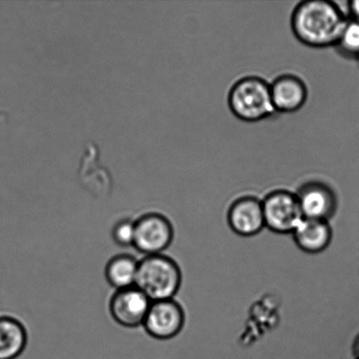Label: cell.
I'll use <instances>...</instances> for the list:
<instances>
[{
    "label": "cell",
    "mask_w": 359,
    "mask_h": 359,
    "mask_svg": "<svg viewBox=\"0 0 359 359\" xmlns=\"http://www.w3.org/2000/svg\"><path fill=\"white\" fill-rule=\"evenodd\" d=\"M228 107L239 121L255 123L276 114L271 97L270 83L262 77H243L231 88Z\"/></svg>",
    "instance_id": "2"
},
{
    "label": "cell",
    "mask_w": 359,
    "mask_h": 359,
    "mask_svg": "<svg viewBox=\"0 0 359 359\" xmlns=\"http://www.w3.org/2000/svg\"><path fill=\"white\" fill-rule=\"evenodd\" d=\"M274 109L280 114H294L301 110L308 100L307 86L300 77L284 74L270 83Z\"/></svg>",
    "instance_id": "10"
},
{
    "label": "cell",
    "mask_w": 359,
    "mask_h": 359,
    "mask_svg": "<svg viewBox=\"0 0 359 359\" xmlns=\"http://www.w3.org/2000/svg\"><path fill=\"white\" fill-rule=\"evenodd\" d=\"M356 359H359V358H356Z\"/></svg>",
    "instance_id": "19"
},
{
    "label": "cell",
    "mask_w": 359,
    "mask_h": 359,
    "mask_svg": "<svg viewBox=\"0 0 359 359\" xmlns=\"http://www.w3.org/2000/svg\"><path fill=\"white\" fill-rule=\"evenodd\" d=\"M100 154L96 144H87L79 170L81 181L94 191H107L111 187V175L107 168L102 166Z\"/></svg>",
    "instance_id": "12"
},
{
    "label": "cell",
    "mask_w": 359,
    "mask_h": 359,
    "mask_svg": "<svg viewBox=\"0 0 359 359\" xmlns=\"http://www.w3.org/2000/svg\"><path fill=\"white\" fill-rule=\"evenodd\" d=\"M295 194L304 218L330 221L335 216L339 199L335 190L327 183L305 182Z\"/></svg>",
    "instance_id": "7"
},
{
    "label": "cell",
    "mask_w": 359,
    "mask_h": 359,
    "mask_svg": "<svg viewBox=\"0 0 359 359\" xmlns=\"http://www.w3.org/2000/svg\"><path fill=\"white\" fill-rule=\"evenodd\" d=\"M112 238L122 248L133 246L135 237V222L130 219L118 221L112 229Z\"/></svg>",
    "instance_id": "16"
},
{
    "label": "cell",
    "mask_w": 359,
    "mask_h": 359,
    "mask_svg": "<svg viewBox=\"0 0 359 359\" xmlns=\"http://www.w3.org/2000/svg\"><path fill=\"white\" fill-rule=\"evenodd\" d=\"M344 57L359 60V22L349 19L336 47Z\"/></svg>",
    "instance_id": "15"
},
{
    "label": "cell",
    "mask_w": 359,
    "mask_h": 359,
    "mask_svg": "<svg viewBox=\"0 0 359 359\" xmlns=\"http://www.w3.org/2000/svg\"><path fill=\"white\" fill-rule=\"evenodd\" d=\"M152 304L138 287L133 286L116 291L110 302L112 318L119 325L136 328L143 325L147 312Z\"/></svg>",
    "instance_id": "8"
},
{
    "label": "cell",
    "mask_w": 359,
    "mask_h": 359,
    "mask_svg": "<svg viewBox=\"0 0 359 359\" xmlns=\"http://www.w3.org/2000/svg\"><path fill=\"white\" fill-rule=\"evenodd\" d=\"M292 234L298 248L309 255L325 251L333 238L332 228L329 221L309 218H304Z\"/></svg>",
    "instance_id": "11"
},
{
    "label": "cell",
    "mask_w": 359,
    "mask_h": 359,
    "mask_svg": "<svg viewBox=\"0 0 359 359\" xmlns=\"http://www.w3.org/2000/svg\"><path fill=\"white\" fill-rule=\"evenodd\" d=\"M139 262L135 257L121 255L114 257L105 267V277L109 284L117 290L135 286Z\"/></svg>",
    "instance_id": "14"
},
{
    "label": "cell",
    "mask_w": 359,
    "mask_h": 359,
    "mask_svg": "<svg viewBox=\"0 0 359 359\" xmlns=\"http://www.w3.org/2000/svg\"><path fill=\"white\" fill-rule=\"evenodd\" d=\"M349 12L351 13L350 19L354 20L359 22V0L349 2Z\"/></svg>",
    "instance_id": "17"
},
{
    "label": "cell",
    "mask_w": 359,
    "mask_h": 359,
    "mask_svg": "<svg viewBox=\"0 0 359 359\" xmlns=\"http://www.w3.org/2000/svg\"><path fill=\"white\" fill-rule=\"evenodd\" d=\"M349 18L335 2L305 0L292 13L291 29L302 44L313 48L336 47Z\"/></svg>",
    "instance_id": "1"
},
{
    "label": "cell",
    "mask_w": 359,
    "mask_h": 359,
    "mask_svg": "<svg viewBox=\"0 0 359 359\" xmlns=\"http://www.w3.org/2000/svg\"><path fill=\"white\" fill-rule=\"evenodd\" d=\"M27 344V333L22 323L11 316H0V359H16Z\"/></svg>",
    "instance_id": "13"
},
{
    "label": "cell",
    "mask_w": 359,
    "mask_h": 359,
    "mask_svg": "<svg viewBox=\"0 0 359 359\" xmlns=\"http://www.w3.org/2000/svg\"><path fill=\"white\" fill-rule=\"evenodd\" d=\"M182 280L178 264L163 253L146 256L139 262L135 286L151 302L174 299L181 287Z\"/></svg>",
    "instance_id": "3"
},
{
    "label": "cell",
    "mask_w": 359,
    "mask_h": 359,
    "mask_svg": "<svg viewBox=\"0 0 359 359\" xmlns=\"http://www.w3.org/2000/svg\"><path fill=\"white\" fill-rule=\"evenodd\" d=\"M135 222L133 248L143 255H161L173 241V225L163 214L147 213Z\"/></svg>",
    "instance_id": "5"
},
{
    "label": "cell",
    "mask_w": 359,
    "mask_h": 359,
    "mask_svg": "<svg viewBox=\"0 0 359 359\" xmlns=\"http://www.w3.org/2000/svg\"><path fill=\"white\" fill-rule=\"evenodd\" d=\"M185 313L174 299L152 302L143 323L149 336L158 340L174 339L182 332Z\"/></svg>",
    "instance_id": "6"
},
{
    "label": "cell",
    "mask_w": 359,
    "mask_h": 359,
    "mask_svg": "<svg viewBox=\"0 0 359 359\" xmlns=\"http://www.w3.org/2000/svg\"><path fill=\"white\" fill-rule=\"evenodd\" d=\"M266 227L278 234L293 233L304 220L297 194L277 189L262 200Z\"/></svg>",
    "instance_id": "4"
},
{
    "label": "cell",
    "mask_w": 359,
    "mask_h": 359,
    "mask_svg": "<svg viewBox=\"0 0 359 359\" xmlns=\"http://www.w3.org/2000/svg\"><path fill=\"white\" fill-rule=\"evenodd\" d=\"M229 226L242 237H252L266 227L264 219L262 200L255 196L239 197L229 208Z\"/></svg>",
    "instance_id": "9"
},
{
    "label": "cell",
    "mask_w": 359,
    "mask_h": 359,
    "mask_svg": "<svg viewBox=\"0 0 359 359\" xmlns=\"http://www.w3.org/2000/svg\"><path fill=\"white\" fill-rule=\"evenodd\" d=\"M353 351L355 357H356V358H359V334L356 337V339H354V342L353 344Z\"/></svg>",
    "instance_id": "18"
}]
</instances>
